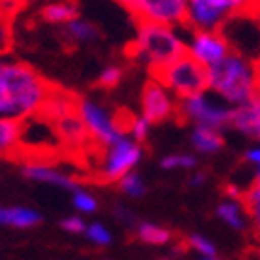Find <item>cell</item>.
<instances>
[{
	"instance_id": "6da1fadb",
	"label": "cell",
	"mask_w": 260,
	"mask_h": 260,
	"mask_svg": "<svg viewBox=\"0 0 260 260\" xmlns=\"http://www.w3.org/2000/svg\"><path fill=\"white\" fill-rule=\"evenodd\" d=\"M52 87L28 63L4 61L0 65V119L22 121L39 114Z\"/></svg>"
},
{
	"instance_id": "7a4b0ae2",
	"label": "cell",
	"mask_w": 260,
	"mask_h": 260,
	"mask_svg": "<svg viewBox=\"0 0 260 260\" xmlns=\"http://www.w3.org/2000/svg\"><path fill=\"white\" fill-rule=\"evenodd\" d=\"M188 52V45L171 26L156 22H138L136 39L128 45V58L145 61L149 71L156 73Z\"/></svg>"
},
{
	"instance_id": "3957f363",
	"label": "cell",
	"mask_w": 260,
	"mask_h": 260,
	"mask_svg": "<svg viewBox=\"0 0 260 260\" xmlns=\"http://www.w3.org/2000/svg\"><path fill=\"white\" fill-rule=\"evenodd\" d=\"M208 89L234 106L245 104L258 93L255 63L231 52L225 60L208 69Z\"/></svg>"
},
{
	"instance_id": "277c9868",
	"label": "cell",
	"mask_w": 260,
	"mask_h": 260,
	"mask_svg": "<svg viewBox=\"0 0 260 260\" xmlns=\"http://www.w3.org/2000/svg\"><path fill=\"white\" fill-rule=\"evenodd\" d=\"M258 0H188V22L195 32H219L234 15L256 10Z\"/></svg>"
},
{
	"instance_id": "5b68a950",
	"label": "cell",
	"mask_w": 260,
	"mask_h": 260,
	"mask_svg": "<svg viewBox=\"0 0 260 260\" xmlns=\"http://www.w3.org/2000/svg\"><path fill=\"white\" fill-rule=\"evenodd\" d=\"M152 78L164 87L177 93L180 99L203 95L208 89V69L191 58L188 52L171 65L152 73Z\"/></svg>"
},
{
	"instance_id": "8992f818",
	"label": "cell",
	"mask_w": 260,
	"mask_h": 260,
	"mask_svg": "<svg viewBox=\"0 0 260 260\" xmlns=\"http://www.w3.org/2000/svg\"><path fill=\"white\" fill-rule=\"evenodd\" d=\"M219 34L227 39L231 52L253 63L260 60V13L256 10L229 19Z\"/></svg>"
},
{
	"instance_id": "52a82bcc",
	"label": "cell",
	"mask_w": 260,
	"mask_h": 260,
	"mask_svg": "<svg viewBox=\"0 0 260 260\" xmlns=\"http://www.w3.org/2000/svg\"><path fill=\"white\" fill-rule=\"evenodd\" d=\"M136 22H156L164 26H186L188 0H132L128 4Z\"/></svg>"
},
{
	"instance_id": "ba28073f",
	"label": "cell",
	"mask_w": 260,
	"mask_h": 260,
	"mask_svg": "<svg viewBox=\"0 0 260 260\" xmlns=\"http://www.w3.org/2000/svg\"><path fill=\"white\" fill-rule=\"evenodd\" d=\"M78 115L84 121L89 136L97 143H101V145L110 147L125 138L123 136V128L119 126L117 119H114L106 110L101 108L93 101L80 99L78 101Z\"/></svg>"
},
{
	"instance_id": "9c48e42d",
	"label": "cell",
	"mask_w": 260,
	"mask_h": 260,
	"mask_svg": "<svg viewBox=\"0 0 260 260\" xmlns=\"http://www.w3.org/2000/svg\"><path fill=\"white\" fill-rule=\"evenodd\" d=\"M180 112L188 119H193L199 126H210V128L219 130L221 126L231 125V108L214 103L205 93L182 99Z\"/></svg>"
},
{
	"instance_id": "30bf717a",
	"label": "cell",
	"mask_w": 260,
	"mask_h": 260,
	"mask_svg": "<svg viewBox=\"0 0 260 260\" xmlns=\"http://www.w3.org/2000/svg\"><path fill=\"white\" fill-rule=\"evenodd\" d=\"M140 145L136 141L128 140V138H123L117 143L108 147L101 175H103L104 180H121L125 175L132 173L130 169H134L136 164L140 162Z\"/></svg>"
},
{
	"instance_id": "8fae6325",
	"label": "cell",
	"mask_w": 260,
	"mask_h": 260,
	"mask_svg": "<svg viewBox=\"0 0 260 260\" xmlns=\"http://www.w3.org/2000/svg\"><path fill=\"white\" fill-rule=\"evenodd\" d=\"M188 54L205 65L206 69H210L231 54V47L219 32H195L193 30L191 41L188 45Z\"/></svg>"
},
{
	"instance_id": "7c38bea8",
	"label": "cell",
	"mask_w": 260,
	"mask_h": 260,
	"mask_svg": "<svg viewBox=\"0 0 260 260\" xmlns=\"http://www.w3.org/2000/svg\"><path fill=\"white\" fill-rule=\"evenodd\" d=\"M141 108H143V117L152 125V123L168 119L175 112V104L169 97V93L166 91V87L152 78L143 86Z\"/></svg>"
},
{
	"instance_id": "4fadbf2b",
	"label": "cell",
	"mask_w": 260,
	"mask_h": 260,
	"mask_svg": "<svg viewBox=\"0 0 260 260\" xmlns=\"http://www.w3.org/2000/svg\"><path fill=\"white\" fill-rule=\"evenodd\" d=\"M231 125L245 136L260 140V91L245 104L231 110Z\"/></svg>"
},
{
	"instance_id": "5bb4252c",
	"label": "cell",
	"mask_w": 260,
	"mask_h": 260,
	"mask_svg": "<svg viewBox=\"0 0 260 260\" xmlns=\"http://www.w3.org/2000/svg\"><path fill=\"white\" fill-rule=\"evenodd\" d=\"M54 125L56 130H58L61 143L71 147V149H86L89 140H93L91 136H89V132H87L86 125H84V121L80 119L78 112L54 121Z\"/></svg>"
},
{
	"instance_id": "9a60e30c",
	"label": "cell",
	"mask_w": 260,
	"mask_h": 260,
	"mask_svg": "<svg viewBox=\"0 0 260 260\" xmlns=\"http://www.w3.org/2000/svg\"><path fill=\"white\" fill-rule=\"evenodd\" d=\"M22 173L30 180H38V182H45V184L58 186V188L69 190L73 193L78 191V184L71 179L69 175L61 173L58 169L49 168V166H43V164H28V166H24Z\"/></svg>"
},
{
	"instance_id": "2e32d148",
	"label": "cell",
	"mask_w": 260,
	"mask_h": 260,
	"mask_svg": "<svg viewBox=\"0 0 260 260\" xmlns=\"http://www.w3.org/2000/svg\"><path fill=\"white\" fill-rule=\"evenodd\" d=\"M43 221L38 210L24 206H0V225L15 229H32Z\"/></svg>"
},
{
	"instance_id": "e0dca14e",
	"label": "cell",
	"mask_w": 260,
	"mask_h": 260,
	"mask_svg": "<svg viewBox=\"0 0 260 260\" xmlns=\"http://www.w3.org/2000/svg\"><path fill=\"white\" fill-rule=\"evenodd\" d=\"M39 17L52 24H67V22L78 19V8L71 0L49 2L39 10Z\"/></svg>"
},
{
	"instance_id": "ac0fdd59",
	"label": "cell",
	"mask_w": 260,
	"mask_h": 260,
	"mask_svg": "<svg viewBox=\"0 0 260 260\" xmlns=\"http://www.w3.org/2000/svg\"><path fill=\"white\" fill-rule=\"evenodd\" d=\"M191 143L203 154H212V152L219 151L223 147V138L219 134V130L197 125L193 130V134H191Z\"/></svg>"
},
{
	"instance_id": "d6986e66",
	"label": "cell",
	"mask_w": 260,
	"mask_h": 260,
	"mask_svg": "<svg viewBox=\"0 0 260 260\" xmlns=\"http://www.w3.org/2000/svg\"><path fill=\"white\" fill-rule=\"evenodd\" d=\"M63 36L67 38V41H73V43H87V41H95V39L101 38V32L95 24L87 21H82V19H75L65 24L63 28Z\"/></svg>"
},
{
	"instance_id": "ffe728a7",
	"label": "cell",
	"mask_w": 260,
	"mask_h": 260,
	"mask_svg": "<svg viewBox=\"0 0 260 260\" xmlns=\"http://www.w3.org/2000/svg\"><path fill=\"white\" fill-rule=\"evenodd\" d=\"M21 121L0 119V154H11L19 149Z\"/></svg>"
},
{
	"instance_id": "44dd1931",
	"label": "cell",
	"mask_w": 260,
	"mask_h": 260,
	"mask_svg": "<svg viewBox=\"0 0 260 260\" xmlns=\"http://www.w3.org/2000/svg\"><path fill=\"white\" fill-rule=\"evenodd\" d=\"M138 236L149 245H164L171 240V233L168 229L154 225V223H141L138 227Z\"/></svg>"
},
{
	"instance_id": "7402d4cb",
	"label": "cell",
	"mask_w": 260,
	"mask_h": 260,
	"mask_svg": "<svg viewBox=\"0 0 260 260\" xmlns=\"http://www.w3.org/2000/svg\"><path fill=\"white\" fill-rule=\"evenodd\" d=\"M217 216L221 217L229 227H233V229L244 227V219H242L240 208H238V205H234V203H223V205L217 206Z\"/></svg>"
},
{
	"instance_id": "603a6c76",
	"label": "cell",
	"mask_w": 260,
	"mask_h": 260,
	"mask_svg": "<svg viewBox=\"0 0 260 260\" xmlns=\"http://www.w3.org/2000/svg\"><path fill=\"white\" fill-rule=\"evenodd\" d=\"M119 188L125 191L126 195H130V197H141V195H145V191H147L145 182L141 180V177L138 173L125 175V177L119 180Z\"/></svg>"
},
{
	"instance_id": "cb8c5ba5",
	"label": "cell",
	"mask_w": 260,
	"mask_h": 260,
	"mask_svg": "<svg viewBox=\"0 0 260 260\" xmlns=\"http://www.w3.org/2000/svg\"><path fill=\"white\" fill-rule=\"evenodd\" d=\"M11 21L10 17H6L4 13H0V56L10 52L13 47V30H11Z\"/></svg>"
},
{
	"instance_id": "d4e9b609",
	"label": "cell",
	"mask_w": 260,
	"mask_h": 260,
	"mask_svg": "<svg viewBox=\"0 0 260 260\" xmlns=\"http://www.w3.org/2000/svg\"><path fill=\"white\" fill-rule=\"evenodd\" d=\"M73 205H75L76 210L84 212V214H93V212L97 210V199L91 193L82 190L73 193Z\"/></svg>"
},
{
	"instance_id": "484cf974",
	"label": "cell",
	"mask_w": 260,
	"mask_h": 260,
	"mask_svg": "<svg viewBox=\"0 0 260 260\" xmlns=\"http://www.w3.org/2000/svg\"><path fill=\"white\" fill-rule=\"evenodd\" d=\"M86 236H87V240H91L93 244H97V245H110L112 244V234H110L108 229L104 227V225H101V223L87 225Z\"/></svg>"
},
{
	"instance_id": "4316f807",
	"label": "cell",
	"mask_w": 260,
	"mask_h": 260,
	"mask_svg": "<svg viewBox=\"0 0 260 260\" xmlns=\"http://www.w3.org/2000/svg\"><path fill=\"white\" fill-rule=\"evenodd\" d=\"M195 166V158L190 154H171V156H166L162 160V168L164 169H190Z\"/></svg>"
},
{
	"instance_id": "83f0119b",
	"label": "cell",
	"mask_w": 260,
	"mask_h": 260,
	"mask_svg": "<svg viewBox=\"0 0 260 260\" xmlns=\"http://www.w3.org/2000/svg\"><path fill=\"white\" fill-rule=\"evenodd\" d=\"M121 76H123V69L117 67V65H112V67H106V69L101 73L99 76V86L103 87H115L121 82Z\"/></svg>"
},
{
	"instance_id": "f1b7e54d",
	"label": "cell",
	"mask_w": 260,
	"mask_h": 260,
	"mask_svg": "<svg viewBox=\"0 0 260 260\" xmlns=\"http://www.w3.org/2000/svg\"><path fill=\"white\" fill-rule=\"evenodd\" d=\"M190 244L193 249H197L201 255L206 256V258H214V256H216V247H214V244H212L208 238L201 236V234H191Z\"/></svg>"
},
{
	"instance_id": "f546056e",
	"label": "cell",
	"mask_w": 260,
	"mask_h": 260,
	"mask_svg": "<svg viewBox=\"0 0 260 260\" xmlns=\"http://www.w3.org/2000/svg\"><path fill=\"white\" fill-rule=\"evenodd\" d=\"M245 205L249 208L251 216H253V221H255L256 229L260 233V188H253L249 193L245 195Z\"/></svg>"
},
{
	"instance_id": "4dcf8cb0",
	"label": "cell",
	"mask_w": 260,
	"mask_h": 260,
	"mask_svg": "<svg viewBox=\"0 0 260 260\" xmlns=\"http://www.w3.org/2000/svg\"><path fill=\"white\" fill-rule=\"evenodd\" d=\"M149 126H151V123L141 115V117H134V119H132L128 130L136 141H143V140H147V136H149Z\"/></svg>"
},
{
	"instance_id": "1f68e13d",
	"label": "cell",
	"mask_w": 260,
	"mask_h": 260,
	"mask_svg": "<svg viewBox=\"0 0 260 260\" xmlns=\"http://www.w3.org/2000/svg\"><path fill=\"white\" fill-rule=\"evenodd\" d=\"M61 229L63 231H67V233H73V234H82L87 231V225L86 221L82 219V217L78 216H71V217H65V219H61Z\"/></svg>"
},
{
	"instance_id": "d6a6232c",
	"label": "cell",
	"mask_w": 260,
	"mask_h": 260,
	"mask_svg": "<svg viewBox=\"0 0 260 260\" xmlns=\"http://www.w3.org/2000/svg\"><path fill=\"white\" fill-rule=\"evenodd\" d=\"M245 158H247L249 162H253V164H256V166H260V147H256V149H251V151H247Z\"/></svg>"
},
{
	"instance_id": "836d02e7",
	"label": "cell",
	"mask_w": 260,
	"mask_h": 260,
	"mask_svg": "<svg viewBox=\"0 0 260 260\" xmlns=\"http://www.w3.org/2000/svg\"><path fill=\"white\" fill-rule=\"evenodd\" d=\"M117 212H119L117 216H119L125 223H132V221H134V217L130 216V212H128V210H125V208H117Z\"/></svg>"
},
{
	"instance_id": "e575fe53",
	"label": "cell",
	"mask_w": 260,
	"mask_h": 260,
	"mask_svg": "<svg viewBox=\"0 0 260 260\" xmlns=\"http://www.w3.org/2000/svg\"><path fill=\"white\" fill-rule=\"evenodd\" d=\"M203 180H205V175H203V173H199V175H195V177L190 180V182H191V186H199L201 182H203Z\"/></svg>"
},
{
	"instance_id": "d590c367",
	"label": "cell",
	"mask_w": 260,
	"mask_h": 260,
	"mask_svg": "<svg viewBox=\"0 0 260 260\" xmlns=\"http://www.w3.org/2000/svg\"><path fill=\"white\" fill-rule=\"evenodd\" d=\"M227 193L231 195V197H240V190H238V188H234V186H229Z\"/></svg>"
},
{
	"instance_id": "8d00e7d4",
	"label": "cell",
	"mask_w": 260,
	"mask_h": 260,
	"mask_svg": "<svg viewBox=\"0 0 260 260\" xmlns=\"http://www.w3.org/2000/svg\"><path fill=\"white\" fill-rule=\"evenodd\" d=\"M255 73H256V82H258V91H260V60L255 61Z\"/></svg>"
},
{
	"instance_id": "74e56055",
	"label": "cell",
	"mask_w": 260,
	"mask_h": 260,
	"mask_svg": "<svg viewBox=\"0 0 260 260\" xmlns=\"http://www.w3.org/2000/svg\"><path fill=\"white\" fill-rule=\"evenodd\" d=\"M255 186L260 188V169H258V175H256V180H255Z\"/></svg>"
},
{
	"instance_id": "f35d334b",
	"label": "cell",
	"mask_w": 260,
	"mask_h": 260,
	"mask_svg": "<svg viewBox=\"0 0 260 260\" xmlns=\"http://www.w3.org/2000/svg\"><path fill=\"white\" fill-rule=\"evenodd\" d=\"M119 2H123V4H125L126 8H128V4H130V2H132V0H119Z\"/></svg>"
},
{
	"instance_id": "ab89813d",
	"label": "cell",
	"mask_w": 260,
	"mask_h": 260,
	"mask_svg": "<svg viewBox=\"0 0 260 260\" xmlns=\"http://www.w3.org/2000/svg\"><path fill=\"white\" fill-rule=\"evenodd\" d=\"M256 11L260 13V0H258V4H256Z\"/></svg>"
},
{
	"instance_id": "60d3db41",
	"label": "cell",
	"mask_w": 260,
	"mask_h": 260,
	"mask_svg": "<svg viewBox=\"0 0 260 260\" xmlns=\"http://www.w3.org/2000/svg\"><path fill=\"white\" fill-rule=\"evenodd\" d=\"M205 260H216V258H205Z\"/></svg>"
},
{
	"instance_id": "b9f144b4",
	"label": "cell",
	"mask_w": 260,
	"mask_h": 260,
	"mask_svg": "<svg viewBox=\"0 0 260 260\" xmlns=\"http://www.w3.org/2000/svg\"><path fill=\"white\" fill-rule=\"evenodd\" d=\"M166 260H175V258H166Z\"/></svg>"
}]
</instances>
